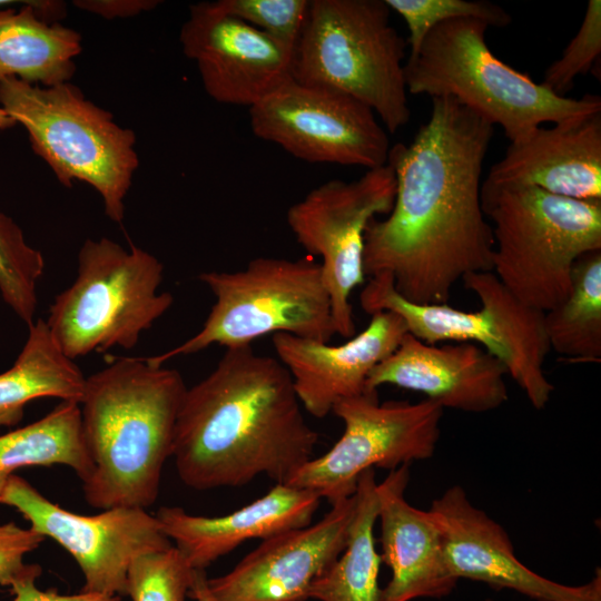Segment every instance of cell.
Returning a JSON list of instances; mask_svg holds the SVG:
<instances>
[{"instance_id":"5bb4252c","label":"cell","mask_w":601,"mask_h":601,"mask_svg":"<svg viewBox=\"0 0 601 601\" xmlns=\"http://www.w3.org/2000/svg\"><path fill=\"white\" fill-rule=\"evenodd\" d=\"M0 503L14 508L32 530L75 559L83 575V592L126 595L131 561L173 545L156 516L145 509L111 508L98 514H78L53 503L17 474L7 482Z\"/></svg>"},{"instance_id":"e0dca14e","label":"cell","mask_w":601,"mask_h":601,"mask_svg":"<svg viewBox=\"0 0 601 601\" xmlns=\"http://www.w3.org/2000/svg\"><path fill=\"white\" fill-rule=\"evenodd\" d=\"M440 526L446 566L459 581L469 579L511 589L538 601H592L601 594V574L569 587L522 564L505 530L475 508L463 487H449L428 510Z\"/></svg>"},{"instance_id":"603a6c76","label":"cell","mask_w":601,"mask_h":601,"mask_svg":"<svg viewBox=\"0 0 601 601\" xmlns=\"http://www.w3.org/2000/svg\"><path fill=\"white\" fill-rule=\"evenodd\" d=\"M37 1L19 9L0 8V82L21 81L52 87L68 82L76 72L75 58L81 52L77 30L42 19Z\"/></svg>"},{"instance_id":"8fae6325","label":"cell","mask_w":601,"mask_h":601,"mask_svg":"<svg viewBox=\"0 0 601 601\" xmlns=\"http://www.w3.org/2000/svg\"><path fill=\"white\" fill-rule=\"evenodd\" d=\"M444 408L436 402L388 401L377 391L339 400L332 412L344 432L322 456L306 462L286 484L316 492L331 505L354 495L370 469L388 471L434 454Z\"/></svg>"},{"instance_id":"83f0119b","label":"cell","mask_w":601,"mask_h":601,"mask_svg":"<svg viewBox=\"0 0 601 601\" xmlns=\"http://www.w3.org/2000/svg\"><path fill=\"white\" fill-rule=\"evenodd\" d=\"M408 29L410 57L415 56L426 36L436 26L454 19H475L489 27L503 28L512 22L510 13L486 0H385Z\"/></svg>"},{"instance_id":"74e56055","label":"cell","mask_w":601,"mask_h":601,"mask_svg":"<svg viewBox=\"0 0 601 601\" xmlns=\"http://www.w3.org/2000/svg\"><path fill=\"white\" fill-rule=\"evenodd\" d=\"M18 2H20V1H13V0H0V8H2V7H8V6L12 4V3H18Z\"/></svg>"},{"instance_id":"44dd1931","label":"cell","mask_w":601,"mask_h":601,"mask_svg":"<svg viewBox=\"0 0 601 601\" xmlns=\"http://www.w3.org/2000/svg\"><path fill=\"white\" fill-rule=\"evenodd\" d=\"M410 465L390 471L377 484L382 562L392 577L380 601L443 598L456 587L443 550L442 533L430 511L412 506L404 496Z\"/></svg>"},{"instance_id":"5b68a950","label":"cell","mask_w":601,"mask_h":601,"mask_svg":"<svg viewBox=\"0 0 601 601\" xmlns=\"http://www.w3.org/2000/svg\"><path fill=\"white\" fill-rule=\"evenodd\" d=\"M406 47L385 0H309L290 76L359 100L396 132L411 119Z\"/></svg>"},{"instance_id":"f35d334b","label":"cell","mask_w":601,"mask_h":601,"mask_svg":"<svg viewBox=\"0 0 601 601\" xmlns=\"http://www.w3.org/2000/svg\"><path fill=\"white\" fill-rule=\"evenodd\" d=\"M592 601H601V594L597 595Z\"/></svg>"},{"instance_id":"52a82bcc","label":"cell","mask_w":601,"mask_h":601,"mask_svg":"<svg viewBox=\"0 0 601 601\" xmlns=\"http://www.w3.org/2000/svg\"><path fill=\"white\" fill-rule=\"evenodd\" d=\"M0 106L28 132L32 150L65 187L87 183L116 223L139 166L136 135L111 112L86 99L71 82L41 87L9 78L0 82Z\"/></svg>"},{"instance_id":"ba28073f","label":"cell","mask_w":601,"mask_h":601,"mask_svg":"<svg viewBox=\"0 0 601 601\" xmlns=\"http://www.w3.org/2000/svg\"><path fill=\"white\" fill-rule=\"evenodd\" d=\"M462 282L477 296V312H464L447 303L410 302L396 292L386 274L370 277L359 304L370 315L385 311L398 315L407 333L426 344L469 342L481 346L504 364L534 408H544L554 391L543 367L551 351L544 313L518 299L493 272L471 273Z\"/></svg>"},{"instance_id":"4316f807","label":"cell","mask_w":601,"mask_h":601,"mask_svg":"<svg viewBox=\"0 0 601 601\" xmlns=\"http://www.w3.org/2000/svg\"><path fill=\"white\" fill-rule=\"evenodd\" d=\"M550 349L575 363L601 362V250L582 255L573 266L566 298L544 313Z\"/></svg>"},{"instance_id":"d6a6232c","label":"cell","mask_w":601,"mask_h":601,"mask_svg":"<svg viewBox=\"0 0 601 601\" xmlns=\"http://www.w3.org/2000/svg\"><path fill=\"white\" fill-rule=\"evenodd\" d=\"M36 250L20 226L0 211V286L19 280L32 266Z\"/></svg>"},{"instance_id":"2e32d148","label":"cell","mask_w":601,"mask_h":601,"mask_svg":"<svg viewBox=\"0 0 601 601\" xmlns=\"http://www.w3.org/2000/svg\"><path fill=\"white\" fill-rule=\"evenodd\" d=\"M355 495L332 504L315 524L263 542L228 573L207 579L218 601H306L311 584L345 549Z\"/></svg>"},{"instance_id":"6da1fadb","label":"cell","mask_w":601,"mask_h":601,"mask_svg":"<svg viewBox=\"0 0 601 601\" xmlns=\"http://www.w3.org/2000/svg\"><path fill=\"white\" fill-rule=\"evenodd\" d=\"M431 99L412 141L390 148L393 207L368 224L363 252L366 276H391L396 292L417 304L447 303L465 275L492 272L494 253L481 201L494 126L455 98Z\"/></svg>"},{"instance_id":"d4e9b609","label":"cell","mask_w":601,"mask_h":601,"mask_svg":"<svg viewBox=\"0 0 601 601\" xmlns=\"http://www.w3.org/2000/svg\"><path fill=\"white\" fill-rule=\"evenodd\" d=\"M375 470L358 477L355 513L345 549L309 587L308 599L318 601H380L378 571L382 562L374 539L378 515Z\"/></svg>"},{"instance_id":"ab89813d","label":"cell","mask_w":601,"mask_h":601,"mask_svg":"<svg viewBox=\"0 0 601 601\" xmlns=\"http://www.w3.org/2000/svg\"><path fill=\"white\" fill-rule=\"evenodd\" d=\"M485 601H492V600L487 599V600H485Z\"/></svg>"},{"instance_id":"ac0fdd59","label":"cell","mask_w":601,"mask_h":601,"mask_svg":"<svg viewBox=\"0 0 601 601\" xmlns=\"http://www.w3.org/2000/svg\"><path fill=\"white\" fill-rule=\"evenodd\" d=\"M506 375L504 364L476 344H426L406 333L372 370L366 391L391 384L423 393L443 408L483 413L508 401Z\"/></svg>"},{"instance_id":"30bf717a","label":"cell","mask_w":601,"mask_h":601,"mask_svg":"<svg viewBox=\"0 0 601 601\" xmlns=\"http://www.w3.org/2000/svg\"><path fill=\"white\" fill-rule=\"evenodd\" d=\"M162 275L161 262L140 247L87 239L76 279L55 297L45 319L63 354L76 359L134 348L174 303L170 293L158 290Z\"/></svg>"},{"instance_id":"f546056e","label":"cell","mask_w":601,"mask_h":601,"mask_svg":"<svg viewBox=\"0 0 601 601\" xmlns=\"http://www.w3.org/2000/svg\"><path fill=\"white\" fill-rule=\"evenodd\" d=\"M601 55V1L590 0L582 23L561 57L545 70L542 85L555 95L566 97L575 79L595 71Z\"/></svg>"},{"instance_id":"7402d4cb","label":"cell","mask_w":601,"mask_h":601,"mask_svg":"<svg viewBox=\"0 0 601 601\" xmlns=\"http://www.w3.org/2000/svg\"><path fill=\"white\" fill-rule=\"evenodd\" d=\"M321 500L314 491L275 483L262 497L225 515H194L179 506H161L155 516L191 568L205 570L249 539L266 540L311 524Z\"/></svg>"},{"instance_id":"484cf974","label":"cell","mask_w":601,"mask_h":601,"mask_svg":"<svg viewBox=\"0 0 601 601\" xmlns=\"http://www.w3.org/2000/svg\"><path fill=\"white\" fill-rule=\"evenodd\" d=\"M51 465L70 467L81 482L91 474L77 402L60 401L40 420L0 435V494L16 471Z\"/></svg>"},{"instance_id":"f1b7e54d","label":"cell","mask_w":601,"mask_h":601,"mask_svg":"<svg viewBox=\"0 0 601 601\" xmlns=\"http://www.w3.org/2000/svg\"><path fill=\"white\" fill-rule=\"evenodd\" d=\"M195 569L175 546L136 556L127 571L131 601H186Z\"/></svg>"},{"instance_id":"4dcf8cb0","label":"cell","mask_w":601,"mask_h":601,"mask_svg":"<svg viewBox=\"0 0 601 601\" xmlns=\"http://www.w3.org/2000/svg\"><path fill=\"white\" fill-rule=\"evenodd\" d=\"M228 14L294 50L307 14L308 0H217Z\"/></svg>"},{"instance_id":"4fadbf2b","label":"cell","mask_w":601,"mask_h":601,"mask_svg":"<svg viewBox=\"0 0 601 601\" xmlns=\"http://www.w3.org/2000/svg\"><path fill=\"white\" fill-rule=\"evenodd\" d=\"M249 119L256 137L307 162L366 170L387 164L390 139L370 107L292 76L249 108Z\"/></svg>"},{"instance_id":"277c9868","label":"cell","mask_w":601,"mask_h":601,"mask_svg":"<svg viewBox=\"0 0 601 601\" xmlns=\"http://www.w3.org/2000/svg\"><path fill=\"white\" fill-rule=\"evenodd\" d=\"M489 26L475 19L445 21L424 39L404 65L407 93L452 97L500 126L510 142L528 138L543 124L601 112V98L555 95L528 73L497 58L489 48Z\"/></svg>"},{"instance_id":"836d02e7","label":"cell","mask_w":601,"mask_h":601,"mask_svg":"<svg viewBox=\"0 0 601 601\" xmlns=\"http://www.w3.org/2000/svg\"><path fill=\"white\" fill-rule=\"evenodd\" d=\"M41 574V566L31 564L30 568L14 579L9 589L14 595L12 601H121L120 595L80 591L76 594H61L55 589L40 590L36 585Z\"/></svg>"},{"instance_id":"1f68e13d","label":"cell","mask_w":601,"mask_h":601,"mask_svg":"<svg viewBox=\"0 0 601 601\" xmlns=\"http://www.w3.org/2000/svg\"><path fill=\"white\" fill-rule=\"evenodd\" d=\"M46 538L31 528L14 522L0 524V584L9 588L11 582L26 572L31 564L24 556L39 548Z\"/></svg>"},{"instance_id":"d6986e66","label":"cell","mask_w":601,"mask_h":601,"mask_svg":"<svg viewBox=\"0 0 601 601\" xmlns=\"http://www.w3.org/2000/svg\"><path fill=\"white\" fill-rule=\"evenodd\" d=\"M371 316L364 331L339 345L290 334L272 336L277 359L289 373L302 407L313 416L325 417L339 400L366 392L372 370L407 333L402 318L392 312Z\"/></svg>"},{"instance_id":"7a4b0ae2","label":"cell","mask_w":601,"mask_h":601,"mask_svg":"<svg viewBox=\"0 0 601 601\" xmlns=\"http://www.w3.org/2000/svg\"><path fill=\"white\" fill-rule=\"evenodd\" d=\"M302 408L277 358L252 345L226 348L184 395L171 453L178 476L197 491L240 486L258 475L286 484L313 459L319 439Z\"/></svg>"},{"instance_id":"8992f818","label":"cell","mask_w":601,"mask_h":601,"mask_svg":"<svg viewBox=\"0 0 601 601\" xmlns=\"http://www.w3.org/2000/svg\"><path fill=\"white\" fill-rule=\"evenodd\" d=\"M492 221V272L522 303L540 312L561 304L575 262L601 250V200L556 196L534 187L481 190Z\"/></svg>"},{"instance_id":"3957f363","label":"cell","mask_w":601,"mask_h":601,"mask_svg":"<svg viewBox=\"0 0 601 601\" xmlns=\"http://www.w3.org/2000/svg\"><path fill=\"white\" fill-rule=\"evenodd\" d=\"M186 390L177 370L147 357H115L86 377L79 405L92 462L81 486L88 504L147 510L156 502Z\"/></svg>"},{"instance_id":"e575fe53","label":"cell","mask_w":601,"mask_h":601,"mask_svg":"<svg viewBox=\"0 0 601 601\" xmlns=\"http://www.w3.org/2000/svg\"><path fill=\"white\" fill-rule=\"evenodd\" d=\"M157 0H76L75 7L106 19L128 18L156 8Z\"/></svg>"},{"instance_id":"ffe728a7","label":"cell","mask_w":601,"mask_h":601,"mask_svg":"<svg viewBox=\"0 0 601 601\" xmlns=\"http://www.w3.org/2000/svg\"><path fill=\"white\" fill-rule=\"evenodd\" d=\"M534 187L580 200H601V112L539 127L510 142L482 190Z\"/></svg>"},{"instance_id":"cb8c5ba5","label":"cell","mask_w":601,"mask_h":601,"mask_svg":"<svg viewBox=\"0 0 601 601\" xmlns=\"http://www.w3.org/2000/svg\"><path fill=\"white\" fill-rule=\"evenodd\" d=\"M28 329L13 365L0 373V427L17 425L31 401L55 397L80 404L82 398L86 377L60 349L46 321L38 318Z\"/></svg>"},{"instance_id":"9a60e30c","label":"cell","mask_w":601,"mask_h":601,"mask_svg":"<svg viewBox=\"0 0 601 601\" xmlns=\"http://www.w3.org/2000/svg\"><path fill=\"white\" fill-rule=\"evenodd\" d=\"M179 41L207 95L219 104L250 108L290 77L293 50L228 14L217 1L189 7Z\"/></svg>"},{"instance_id":"7c38bea8","label":"cell","mask_w":601,"mask_h":601,"mask_svg":"<svg viewBox=\"0 0 601 601\" xmlns=\"http://www.w3.org/2000/svg\"><path fill=\"white\" fill-rule=\"evenodd\" d=\"M395 189L394 171L386 164L355 180H328L287 210L286 220L297 243L321 257L335 333L343 337L355 335L351 294L365 284L366 228L374 218L391 211Z\"/></svg>"},{"instance_id":"9c48e42d","label":"cell","mask_w":601,"mask_h":601,"mask_svg":"<svg viewBox=\"0 0 601 601\" xmlns=\"http://www.w3.org/2000/svg\"><path fill=\"white\" fill-rule=\"evenodd\" d=\"M215 296L199 332L159 355L154 365L198 353L211 345L248 346L266 335L290 334L329 343L336 334L319 263L257 257L236 272L198 276Z\"/></svg>"},{"instance_id":"d590c367","label":"cell","mask_w":601,"mask_h":601,"mask_svg":"<svg viewBox=\"0 0 601 601\" xmlns=\"http://www.w3.org/2000/svg\"><path fill=\"white\" fill-rule=\"evenodd\" d=\"M207 579L205 570H195L188 597L195 601H218L210 592Z\"/></svg>"},{"instance_id":"8d00e7d4","label":"cell","mask_w":601,"mask_h":601,"mask_svg":"<svg viewBox=\"0 0 601 601\" xmlns=\"http://www.w3.org/2000/svg\"><path fill=\"white\" fill-rule=\"evenodd\" d=\"M17 126V122L0 106V130H8Z\"/></svg>"}]
</instances>
